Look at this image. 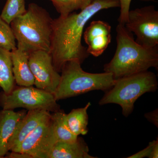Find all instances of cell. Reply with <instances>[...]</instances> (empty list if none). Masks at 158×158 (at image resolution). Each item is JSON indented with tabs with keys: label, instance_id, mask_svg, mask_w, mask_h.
<instances>
[{
	"label": "cell",
	"instance_id": "6da1fadb",
	"mask_svg": "<svg viewBox=\"0 0 158 158\" xmlns=\"http://www.w3.org/2000/svg\"><path fill=\"white\" fill-rule=\"evenodd\" d=\"M119 8V0H94L79 13L54 19L51 36L50 53L54 68L61 73L65 62L77 60L82 64L89 54L81 40L86 23L101 10Z\"/></svg>",
	"mask_w": 158,
	"mask_h": 158
},
{
	"label": "cell",
	"instance_id": "7a4b0ae2",
	"mask_svg": "<svg viewBox=\"0 0 158 158\" xmlns=\"http://www.w3.org/2000/svg\"><path fill=\"white\" fill-rule=\"evenodd\" d=\"M117 46L113 59L104 65L105 72L115 80L158 68V47L148 48L136 42L132 33L124 25L116 27Z\"/></svg>",
	"mask_w": 158,
	"mask_h": 158
},
{
	"label": "cell",
	"instance_id": "3957f363",
	"mask_svg": "<svg viewBox=\"0 0 158 158\" xmlns=\"http://www.w3.org/2000/svg\"><path fill=\"white\" fill-rule=\"evenodd\" d=\"M53 19L48 11L35 3L28 6L24 14L10 25L17 41V47L28 52L50 51Z\"/></svg>",
	"mask_w": 158,
	"mask_h": 158
},
{
	"label": "cell",
	"instance_id": "277c9868",
	"mask_svg": "<svg viewBox=\"0 0 158 158\" xmlns=\"http://www.w3.org/2000/svg\"><path fill=\"white\" fill-rule=\"evenodd\" d=\"M81 65L79 61L70 60L63 65L59 85L53 94L56 101L93 90L105 92L114 85L115 80L111 73H90L83 70Z\"/></svg>",
	"mask_w": 158,
	"mask_h": 158
},
{
	"label": "cell",
	"instance_id": "5b68a950",
	"mask_svg": "<svg viewBox=\"0 0 158 158\" xmlns=\"http://www.w3.org/2000/svg\"><path fill=\"white\" fill-rule=\"evenodd\" d=\"M158 85L156 76L148 70L116 79L98 104L118 105L123 115L127 117L132 113L136 101L145 93L156 91Z\"/></svg>",
	"mask_w": 158,
	"mask_h": 158
},
{
	"label": "cell",
	"instance_id": "8992f818",
	"mask_svg": "<svg viewBox=\"0 0 158 158\" xmlns=\"http://www.w3.org/2000/svg\"><path fill=\"white\" fill-rule=\"evenodd\" d=\"M0 106L5 110L21 108L54 113L61 110L53 94L33 86H15L9 93L0 92Z\"/></svg>",
	"mask_w": 158,
	"mask_h": 158
},
{
	"label": "cell",
	"instance_id": "52a82bcc",
	"mask_svg": "<svg viewBox=\"0 0 158 158\" xmlns=\"http://www.w3.org/2000/svg\"><path fill=\"white\" fill-rule=\"evenodd\" d=\"M134 33L136 42L148 48L158 47V11L150 6L130 10L124 25Z\"/></svg>",
	"mask_w": 158,
	"mask_h": 158
},
{
	"label": "cell",
	"instance_id": "ba28073f",
	"mask_svg": "<svg viewBox=\"0 0 158 158\" xmlns=\"http://www.w3.org/2000/svg\"><path fill=\"white\" fill-rule=\"evenodd\" d=\"M56 143L51 114L48 118L11 152L27 154L32 158H49L51 150Z\"/></svg>",
	"mask_w": 158,
	"mask_h": 158
},
{
	"label": "cell",
	"instance_id": "9c48e42d",
	"mask_svg": "<svg viewBox=\"0 0 158 158\" xmlns=\"http://www.w3.org/2000/svg\"><path fill=\"white\" fill-rule=\"evenodd\" d=\"M29 64L36 88L53 94L61 75L54 68L49 52L38 50L29 53Z\"/></svg>",
	"mask_w": 158,
	"mask_h": 158
},
{
	"label": "cell",
	"instance_id": "30bf717a",
	"mask_svg": "<svg viewBox=\"0 0 158 158\" xmlns=\"http://www.w3.org/2000/svg\"><path fill=\"white\" fill-rule=\"evenodd\" d=\"M83 34L84 40L88 45L87 52L94 57L102 55L112 40L111 26L103 21L91 22Z\"/></svg>",
	"mask_w": 158,
	"mask_h": 158
},
{
	"label": "cell",
	"instance_id": "8fae6325",
	"mask_svg": "<svg viewBox=\"0 0 158 158\" xmlns=\"http://www.w3.org/2000/svg\"><path fill=\"white\" fill-rule=\"evenodd\" d=\"M50 112L43 110H30L19 122L9 140L8 148L11 151L19 145L40 124L51 116Z\"/></svg>",
	"mask_w": 158,
	"mask_h": 158
},
{
	"label": "cell",
	"instance_id": "7c38bea8",
	"mask_svg": "<svg viewBox=\"0 0 158 158\" xmlns=\"http://www.w3.org/2000/svg\"><path fill=\"white\" fill-rule=\"evenodd\" d=\"M27 111L23 110L0 111V158H5L9 152L8 144L18 123L25 116Z\"/></svg>",
	"mask_w": 158,
	"mask_h": 158
},
{
	"label": "cell",
	"instance_id": "4fadbf2b",
	"mask_svg": "<svg viewBox=\"0 0 158 158\" xmlns=\"http://www.w3.org/2000/svg\"><path fill=\"white\" fill-rule=\"evenodd\" d=\"M11 52L12 71L16 85L34 86V78L29 66V53L17 47Z\"/></svg>",
	"mask_w": 158,
	"mask_h": 158
},
{
	"label": "cell",
	"instance_id": "5bb4252c",
	"mask_svg": "<svg viewBox=\"0 0 158 158\" xmlns=\"http://www.w3.org/2000/svg\"><path fill=\"white\" fill-rule=\"evenodd\" d=\"M88 145L84 138L78 136L73 142H57L51 150L49 158H96L89 154Z\"/></svg>",
	"mask_w": 158,
	"mask_h": 158
},
{
	"label": "cell",
	"instance_id": "9a60e30c",
	"mask_svg": "<svg viewBox=\"0 0 158 158\" xmlns=\"http://www.w3.org/2000/svg\"><path fill=\"white\" fill-rule=\"evenodd\" d=\"M66 114L62 110L51 113L52 127L56 143L73 142L77 138L69 128Z\"/></svg>",
	"mask_w": 158,
	"mask_h": 158
},
{
	"label": "cell",
	"instance_id": "2e32d148",
	"mask_svg": "<svg viewBox=\"0 0 158 158\" xmlns=\"http://www.w3.org/2000/svg\"><path fill=\"white\" fill-rule=\"evenodd\" d=\"M12 71L11 52L0 47V87L5 93H9L15 85Z\"/></svg>",
	"mask_w": 158,
	"mask_h": 158
},
{
	"label": "cell",
	"instance_id": "e0dca14e",
	"mask_svg": "<svg viewBox=\"0 0 158 158\" xmlns=\"http://www.w3.org/2000/svg\"><path fill=\"white\" fill-rule=\"evenodd\" d=\"M90 105L89 102L84 107L73 109L66 114L69 126L72 132L75 135H85L88 134V110Z\"/></svg>",
	"mask_w": 158,
	"mask_h": 158
},
{
	"label": "cell",
	"instance_id": "ac0fdd59",
	"mask_svg": "<svg viewBox=\"0 0 158 158\" xmlns=\"http://www.w3.org/2000/svg\"><path fill=\"white\" fill-rule=\"evenodd\" d=\"M60 16H65L77 10H83L94 0H49Z\"/></svg>",
	"mask_w": 158,
	"mask_h": 158
},
{
	"label": "cell",
	"instance_id": "d6986e66",
	"mask_svg": "<svg viewBox=\"0 0 158 158\" xmlns=\"http://www.w3.org/2000/svg\"><path fill=\"white\" fill-rule=\"evenodd\" d=\"M26 11V0H7L0 16L10 24L13 19L23 15Z\"/></svg>",
	"mask_w": 158,
	"mask_h": 158
},
{
	"label": "cell",
	"instance_id": "ffe728a7",
	"mask_svg": "<svg viewBox=\"0 0 158 158\" xmlns=\"http://www.w3.org/2000/svg\"><path fill=\"white\" fill-rule=\"evenodd\" d=\"M16 39L10 24L0 16V47L11 51L17 48Z\"/></svg>",
	"mask_w": 158,
	"mask_h": 158
},
{
	"label": "cell",
	"instance_id": "44dd1931",
	"mask_svg": "<svg viewBox=\"0 0 158 158\" xmlns=\"http://www.w3.org/2000/svg\"><path fill=\"white\" fill-rule=\"evenodd\" d=\"M120 3V15L118 21V23L125 24L127 19L128 15L130 11V6L132 0H119Z\"/></svg>",
	"mask_w": 158,
	"mask_h": 158
},
{
	"label": "cell",
	"instance_id": "7402d4cb",
	"mask_svg": "<svg viewBox=\"0 0 158 158\" xmlns=\"http://www.w3.org/2000/svg\"><path fill=\"white\" fill-rule=\"evenodd\" d=\"M155 140L150 142L148 145L144 149L140 151L139 152L134 154L133 155L127 157V158H143L144 157L149 158L151 153L153 145L154 143Z\"/></svg>",
	"mask_w": 158,
	"mask_h": 158
},
{
	"label": "cell",
	"instance_id": "603a6c76",
	"mask_svg": "<svg viewBox=\"0 0 158 158\" xmlns=\"http://www.w3.org/2000/svg\"><path fill=\"white\" fill-rule=\"evenodd\" d=\"M145 118L150 122L158 127V110L156 109L154 111L145 113L144 114Z\"/></svg>",
	"mask_w": 158,
	"mask_h": 158
},
{
	"label": "cell",
	"instance_id": "cb8c5ba5",
	"mask_svg": "<svg viewBox=\"0 0 158 158\" xmlns=\"http://www.w3.org/2000/svg\"><path fill=\"white\" fill-rule=\"evenodd\" d=\"M5 158H32L31 156L27 154L23 153L11 152V153L8 152L5 156Z\"/></svg>",
	"mask_w": 158,
	"mask_h": 158
},
{
	"label": "cell",
	"instance_id": "d4e9b609",
	"mask_svg": "<svg viewBox=\"0 0 158 158\" xmlns=\"http://www.w3.org/2000/svg\"><path fill=\"white\" fill-rule=\"evenodd\" d=\"M158 158V139L155 140L154 143L153 145L151 153L150 155L149 158Z\"/></svg>",
	"mask_w": 158,
	"mask_h": 158
},
{
	"label": "cell",
	"instance_id": "484cf974",
	"mask_svg": "<svg viewBox=\"0 0 158 158\" xmlns=\"http://www.w3.org/2000/svg\"><path fill=\"white\" fill-rule=\"evenodd\" d=\"M140 1L144 2H154V0H140Z\"/></svg>",
	"mask_w": 158,
	"mask_h": 158
}]
</instances>
